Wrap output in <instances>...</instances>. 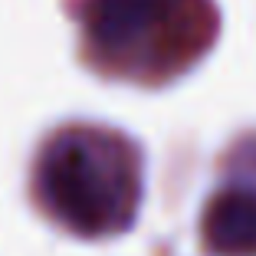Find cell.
<instances>
[{
    "instance_id": "3957f363",
    "label": "cell",
    "mask_w": 256,
    "mask_h": 256,
    "mask_svg": "<svg viewBox=\"0 0 256 256\" xmlns=\"http://www.w3.org/2000/svg\"><path fill=\"white\" fill-rule=\"evenodd\" d=\"M200 234L214 256H256V190L246 184L214 190L204 207Z\"/></svg>"
},
{
    "instance_id": "7a4b0ae2",
    "label": "cell",
    "mask_w": 256,
    "mask_h": 256,
    "mask_svg": "<svg viewBox=\"0 0 256 256\" xmlns=\"http://www.w3.org/2000/svg\"><path fill=\"white\" fill-rule=\"evenodd\" d=\"M72 16L86 66L142 89L178 82L220 36L214 0H79Z\"/></svg>"
},
{
    "instance_id": "6da1fadb",
    "label": "cell",
    "mask_w": 256,
    "mask_h": 256,
    "mask_svg": "<svg viewBox=\"0 0 256 256\" xmlns=\"http://www.w3.org/2000/svg\"><path fill=\"white\" fill-rule=\"evenodd\" d=\"M148 190L138 138L102 122H62L40 138L26 194L56 230L86 243L135 230Z\"/></svg>"
}]
</instances>
